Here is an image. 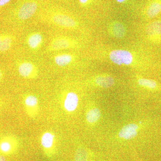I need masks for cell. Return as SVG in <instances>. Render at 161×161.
Returning a JSON list of instances; mask_svg holds the SVG:
<instances>
[{"label": "cell", "instance_id": "1", "mask_svg": "<svg viewBox=\"0 0 161 161\" xmlns=\"http://www.w3.org/2000/svg\"><path fill=\"white\" fill-rule=\"evenodd\" d=\"M95 142L96 149L117 161H161L160 108L137 102Z\"/></svg>", "mask_w": 161, "mask_h": 161}, {"label": "cell", "instance_id": "2", "mask_svg": "<svg viewBox=\"0 0 161 161\" xmlns=\"http://www.w3.org/2000/svg\"><path fill=\"white\" fill-rule=\"evenodd\" d=\"M38 20L60 29L75 30L79 26L77 19L64 5L44 2L37 15Z\"/></svg>", "mask_w": 161, "mask_h": 161}, {"label": "cell", "instance_id": "3", "mask_svg": "<svg viewBox=\"0 0 161 161\" xmlns=\"http://www.w3.org/2000/svg\"><path fill=\"white\" fill-rule=\"evenodd\" d=\"M102 100L90 101L85 110L86 125L95 132V141L108 130L112 123Z\"/></svg>", "mask_w": 161, "mask_h": 161}, {"label": "cell", "instance_id": "4", "mask_svg": "<svg viewBox=\"0 0 161 161\" xmlns=\"http://www.w3.org/2000/svg\"><path fill=\"white\" fill-rule=\"evenodd\" d=\"M43 3V0H17L10 14L18 23H26L36 18Z\"/></svg>", "mask_w": 161, "mask_h": 161}, {"label": "cell", "instance_id": "5", "mask_svg": "<svg viewBox=\"0 0 161 161\" xmlns=\"http://www.w3.org/2000/svg\"><path fill=\"white\" fill-rule=\"evenodd\" d=\"M78 46L76 40L67 36L59 35L54 37L46 48V51L53 53L59 51L72 49Z\"/></svg>", "mask_w": 161, "mask_h": 161}, {"label": "cell", "instance_id": "6", "mask_svg": "<svg viewBox=\"0 0 161 161\" xmlns=\"http://www.w3.org/2000/svg\"><path fill=\"white\" fill-rule=\"evenodd\" d=\"M109 57L112 62L118 65L130 66L134 61L133 55L127 50H114L110 52Z\"/></svg>", "mask_w": 161, "mask_h": 161}, {"label": "cell", "instance_id": "7", "mask_svg": "<svg viewBox=\"0 0 161 161\" xmlns=\"http://www.w3.org/2000/svg\"><path fill=\"white\" fill-rule=\"evenodd\" d=\"M80 97L77 92L70 91L67 92L63 100V108L69 114H74L77 112L80 104Z\"/></svg>", "mask_w": 161, "mask_h": 161}, {"label": "cell", "instance_id": "8", "mask_svg": "<svg viewBox=\"0 0 161 161\" xmlns=\"http://www.w3.org/2000/svg\"><path fill=\"white\" fill-rule=\"evenodd\" d=\"M18 71L19 75L24 78L35 79L37 77L39 69L34 63L28 60H23L19 63Z\"/></svg>", "mask_w": 161, "mask_h": 161}, {"label": "cell", "instance_id": "9", "mask_svg": "<svg viewBox=\"0 0 161 161\" xmlns=\"http://www.w3.org/2000/svg\"><path fill=\"white\" fill-rule=\"evenodd\" d=\"M115 79L114 77L108 75H99L93 77L91 83L93 86L100 89H108L115 86Z\"/></svg>", "mask_w": 161, "mask_h": 161}, {"label": "cell", "instance_id": "10", "mask_svg": "<svg viewBox=\"0 0 161 161\" xmlns=\"http://www.w3.org/2000/svg\"><path fill=\"white\" fill-rule=\"evenodd\" d=\"M43 36L39 31H34L29 33L26 37V45L33 51L38 50L43 45Z\"/></svg>", "mask_w": 161, "mask_h": 161}, {"label": "cell", "instance_id": "11", "mask_svg": "<svg viewBox=\"0 0 161 161\" xmlns=\"http://www.w3.org/2000/svg\"><path fill=\"white\" fill-rule=\"evenodd\" d=\"M24 104L26 113L30 117L36 116L39 111V99L36 95L29 94L24 97Z\"/></svg>", "mask_w": 161, "mask_h": 161}, {"label": "cell", "instance_id": "12", "mask_svg": "<svg viewBox=\"0 0 161 161\" xmlns=\"http://www.w3.org/2000/svg\"><path fill=\"white\" fill-rule=\"evenodd\" d=\"M75 57L69 53H59L56 54L52 58V61L56 66L60 68H65L73 63Z\"/></svg>", "mask_w": 161, "mask_h": 161}, {"label": "cell", "instance_id": "13", "mask_svg": "<svg viewBox=\"0 0 161 161\" xmlns=\"http://www.w3.org/2000/svg\"><path fill=\"white\" fill-rule=\"evenodd\" d=\"M41 144L43 148L46 150L51 149L55 141V136L53 132L46 131L43 132L41 136Z\"/></svg>", "mask_w": 161, "mask_h": 161}, {"label": "cell", "instance_id": "14", "mask_svg": "<svg viewBox=\"0 0 161 161\" xmlns=\"http://www.w3.org/2000/svg\"><path fill=\"white\" fill-rule=\"evenodd\" d=\"M111 33L115 37L122 38L125 35V27L122 23L115 22L111 25Z\"/></svg>", "mask_w": 161, "mask_h": 161}, {"label": "cell", "instance_id": "15", "mask_svg": "<svg viewBox=\"0 0 161 161\" xmlns=\"http://www.w3.org/2000/svg\"><path fill=\"white\" fill-rule=\"evenodd\" d=\"M13 39L8 35H0V52H5L10 49L12 45Z\"/></svg>", "mask_w": 161, "mask_h": 161}, {"label": "cell", "instance_id": "16", "mask_svg": "<svg viewBox=\"0 0 161 161\" xmlns=\"http://www.w3.org/2000/svg\"><path fill=\"white\" fill-rule=\"evenodd\" d=\"M146 32L149 36L161 35V22L155 21L150 23L147 26Z\"/></svg>", "mask_w": 161, "mask_h": 161}, {"label": "cell", "instance_id": "17", "mask_svg": "<svg viewBox=\"0 0 161 161\" xmlns=\"http://www.w3.org/2000/svg\"><path fill=\"white\" fill-rule=\"evenodd\" d=\"M161 11V4L158 3H152L148 8L147 14L148 16L153 18L157 15Z\"/></svg>", "mask_w": 161, "mask_h": 161}, {"label": "cell", "instance_id": "18", "mask_svg": "<svg viewBox=\"0 0 161 161\" xmlns=\"http://www.w3.org/2000/svg\"><path fill=\"white\" fill-rule=\"evenodd\" d=\"M12 149V144L9 139H5L0 143V150L3 153L9 152Z\"/></svg>", "mask_w": 161, "mask_h": 161}, {"label": "cell", "instance_id": "19", "mask_svg": "<svg viewBox=\"0 0 161 161\" xmlns=\"http://www.w3.org/2000/svg\"><path fill=\"white\" fill-rule=\"evenodd\" d=\"M43 2L46 3H58L61 5H64L67 4L70 2V0H43Z\"/></svg>", "mask_w": 161, "mask_h": 161}, {"label": "cell", "instance_id": "20", "mask_svg": "<svg viewBox=\"0 0 161 161\" xmlns=\"http://www.w3.org/2000/svg\"><path fill=\"white\" fill-rule=\"evenodd\" d=\"M78 3L81 7H85L89 4L91 0H78Z\"/></svg>", "mask_w": 161, "mask_h": 161}, {"label": "cell", "instance_id": "21", "mask_svg": "<svg viewBox=\"0 0 161 161\" xmlns=\"http://www.w3.org/2000/svg\"><path fill=\"white\" fill-rule=\"evenodd\" d=\"M6 158L3 156L0 155V161H6Z\"/></svg>", "mask_w": 161, "mask_h": 161}, {"label": "cell", "instance_id": "22", "mask_svg": "<svg viewBox=\"0 0 161 161\" xmlns=\"http://www.w3.org/2000/svg\"><path fill=\"white\" fill-rule=\"evenodd\" d=\"M116 1H117L118 3H124L126 0H116Z\"/></svg>", "mask_w": 161, "mask_h": 161}, {"label": "cell", "instance_id": "23", "mask_svg": "<svg viewBox=\"0 0 161 161\" xmlns=\"http://www.w3.org/2000/svg\"><path fill=\"white\" fill-rule=\"evenodd\" d=\"M2 78V74L1 73V71H0V80H1V78Z\"/></svg>", "mask_w": 161, "mask_h": 161}, {"label": "cell", "instance_id": "24", "mask_svg": "<svg viewBox=\"0 0 161 161\" xmlns=\"http://www.w3.org/2000/svg\"><path fill=\"white\" fill-rule=\"evenodd\" d=\"M135 161H143L140 160H136Z\"/></svg>", "mask_w": 161, "mask_h": 161}]
</instances>
